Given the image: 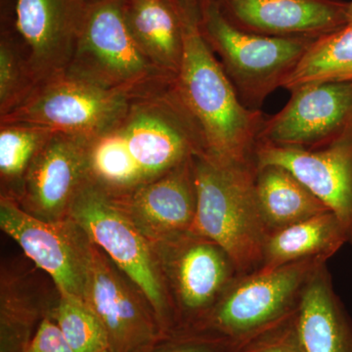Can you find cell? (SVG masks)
<instances>
[{
  "label": "cell",
  "instance_id": "obj_1",
  "mask_svg": "<svg viewBox=\"0 0 352 352\" xmlns=\"http://www.w3.org/2000/svg\"><path fill=\"white\" fill-rule=\"evenodd\" d=\"M85 145L88 178L115 196L206 156L200 126L175 82L132 96L124 112L85 138Z\"/></svg>",
  "mask_w": 352,
  "mask_h": 352
},
{
  "label": "cell",
  "instance_id": "obj_2",
  "mask_svg": "<svg viewBox=\"0 0 352 352\" xmlns=\"http://www.w3.org/2000/svg\"><path fill=\"white\" fill-rule=\"evenodd\" d=\"M183 34V57L175 85L198 122L206 157L221 164L254 163L266 115L241 102L219 59L199 28L198 1L173 0Z\"/></svg>",
  "mask_w": 352,
  "mask_h": 352
},
{
  "label": "cell",
  "instance_id": "obj_3",
  "mask_svg": "<svg viewBox=\"0 0 352 352\" xmlns=\"http://www.w3.org/2000/svg\"><path fill=\"white\" fill-rule=\"evenodd\" d=\"M254 163L221 164L194 157L195 219L190 232L224 250L240 274L261 268L270 236L256 197Z\"/></svg>",
  "mask_w": 352,
  "mask_h": 352
},
{
  "label": "cell",
  "instance_id": "obj_4",
  "mask_svg": "<svg viewBox=\"0 0 352 352\" xmlns=\"http://www.w3.org/2000/svg\"><path fill=\"white\" fill-rule=\"evenodd\" d=\"M65 72L131 96L175 82L139 45L127 23L124 0L88 2L82 32Z\"/></svg>",
  "mask_w": 352,
  "mask_h": 352
},
{
  "label": "cell",
  "instance_id": "obj_5",
  "mask_svg": "<svg viewBox=\"0 0 352 352\" xmlns=\"http://www.w3.org/2000/svg\"><path fill=\"white\" fill-rule=\"evenodd\" d=\"M198 1L199 28L241 102L261 110L266 98L302 59L315 39L259 36L231 24L214 0Z\"/></svg>",
  "mask_w": 352,
  "mask_h": 352
},
{
  "label": "cell",
  "instance_id": "obj_6",
  "mask_svg": "<svg viewBox=\"0 0 352 352\" xmlns=\"http://www.w3.org/2000/svg\"><path fill=\"white\" fill-rule=\"evenodd\" d=\"M327 263L322 258L307 259L239 275L203 320L188 332L222 340L232 351L291 316L308 280Z\"/></svg>",
  "mask_w": 352,
  "mask_h": 352
},
{
  "label": "cell",
  "instance_id": "obj_7",
  "mask_svg": "<svg viewBox=\"0 0 352 352\" xmlns=\"http://www.w3.org/2000/svg\"><path fill=\"white\" fill-rule=\"evenodd\" d=\"M68 217L138 287L163 335L175 333V307L166 298L150 242L115 198L88 178L72 201Z\"/></svg>",
  "mask_w": 352,
  "mask_h": 352
},
{
  "label": "cell",
  "instance_id": "obj_8",
  "mask_svg": "<svg viewBox=\"0 0 352 352\" xmlns=\"http://www.w3.org/2000/svg\"><path fill=\"white\" fill-rule=\"evenodd\" d=\"M131 97L63 72L39 82L20 106L0 118V122H27L89 138L110 126Z\"/></svg>",
  "mask_w": 352,
  "mask_h": 352
},
{
  "label": "cell",
  "instance_id": "obj_9",
  "mask_svg": "<svg viewBox=\"0 0 352 352\" xmlns=\"http://www.w3.org/2000/svg\"><path fill=\"white\" fill-rule=\"evenodd\" d=\"M159 245L166 251L164 267L175 296V333L188 332L212 309L240 272L222 248L190 231Z\"/></svg>",
  "mask_w": 352,
  "mask_h": 352
},
{
  "label": "cell",
  "instance_id": "obj_10",
  "mask_svg": "<svg viewBox=\"0 0 352 352\" xmlns=\"http://www.w3.org/2000/svg\"><path fill=\"white\" fill-rule=\"evenodd\" d=\"M0 227L39 268L47 272L59 293L83 300L91 241L76 222L39 219L10 197L1 196Z\"/></svg>",
  "mask_w": 352,
  "mask_h": 352
},
{
  "label": "cell",
  "instance_id": "obj_11",
  "mask_svg": "<svg viewBox=\"0 0 352 352\" xmlns=\"http://www.w3.org/2000/svg\"><path fill=\"white\" fill-rule=\"evenodd\" d=\"M280 112L267 117L258 142L320 150L352 129V80L312 83L292 90Z\"/></svg>",
  "mask_w": 352,
  "mask_h": 352
},
{
  "label": "cell",
  "instance_id": "obj_12",
  "mask_svg": "<svg viewBox=\"0 0 352 352\" xmlns=\"http://www.w3.org/2000/svg\"><path fill=\"white\" fill-rule=\"evenodd\" d=\"M104 254L90 243L83 300L105 329L111 352L143 351L164 336L159 322Z\"/></svg>",
  "mask_w": 352,
  "mask_h": 352
},
{
  "label": "cell",
  "instance_id": "obj_13",
  "mask_svg": "<svg viewBox=\"0 0 352 352\" xmlns=\"http://www.w3.org/2000/svg\"><path fill=\"white\" fill-rule=\"evenodd\" d=\"M87 0H14V34L36 85L63 73L82 32Z\"/></svg>",
  "mask_w": 352,
  "mask_h": 352
},
{
  "label": "cell",
  "instance_id": "obj_14",
  "mask_svg": "<svg viewBox=\"0 0 352 352\" xmlns=\"http://www.w3.org/2000/svg\"><path fill=\"white\" fill-rule=\"evenodd\" d=\"M256 166H284L335 214L352 245V129L320 150L296 149L258 142Z\"/></svg>",
  "mask_w": 352,
  "mask_h": 352
},
{
  "label": "cell",
  "instance_id": "obj_15",
  "mask_svg": "<svg viewBox=\"0 0 352 352\" xmlns=\"http://www.w3.org/2000/svg\"><path fill=\"white\" fill-rule=\"evenodd\" d=\"M87 179L85 138L56 132L34 157L16 201L39 219L62 221Z\"/></svg>",
  "mask_w": 352,
  "mask_h": 352
},
{
  "label": "cell",
  "instance_id": "obj_16",
  "mask_svg": "<svg viewBox=\"0 0 352 352\" xmlns=\"http://www.w3.org/2000/svg\"><path fill=\"white\" fill-rule=\"evenodd\" d=\"M243 31L283 38L317 39L347 25L349 3L340 0H214Z\"/></svg>",
  "mask_w": 352,
  "mask_h": 352
},
{
  "label": "cell",
  "instance_id": "obj_17",
  "mask_svg": "<svg viewBox=\"0 0 352 352\" xmlns=\"http://www.w3.org/2000/svg\"><path fill=\"white\" fill-rule=\"evenodd\" d=\"M112 196L149 242L161 244L187 232L197 208L194 157L157 179Z\"/></svg>",
  "mask_w": 352,
  "mask_h": 352
},
{
  "label": "cell",
  "instance_id": "obj_18",
  "mask_svg": "<svg viewBox=\"0 0 352 352\" xmlns=\"http://www.w3.org/2000/svg\"><path fill=\"white\" fill-rule=\"evenodd\" d=\"M294 321L303 352H352V318L335 291L327 263L308 280Z\"/></svg>",
  "mask_w": 352,
  "mask_h": 352
},
{
  "label": "cell",
  "instance_id": "obj_19",
  "mask_svg": "<svg viewBox=\"0 0 352 352\" xmlns=\"http://www.w3.org/2000/svg\"><path fill=\"white\" fill-rule=\"evenodd\" d=\"M127 23L145 54L166 76L182 67V20L173 0H124Z\"/></svg>",
  "mask_w": 352,
  "mask_h": 352
},
{
  "label": "cell",
  "instance_id": "obj_20",
  "mask_svg": "<svg viewBox=\"0 0 352 352\" xmlns=\"http://www.w3.org/2000/svg\"><path fill=\"white\" fill-rule=\"evenodd\" d=\"M346 244L339 220L333 212H323L270 233L259 270H272L307 259L328 261Z\"/></svg>",
  "mask_w": 352,
  "mask_h": 352
},
{
  "label": "cell",
  "instance_id": "obj_21",
  "mask_svg": "<svg viewBox=\"0 0 352 352\" xmlns=\"http://www.w3.org/2000/svg\"><path fill=\"white\" fill-rule=\"evenodd\" d=\"M254 183L261 215L270 233L330 212L284 166H256Z\"/></svg>",
  "mask_w": 352,
  "mask_h": 352
},
{
  "label": "cell",
  "instance_id": "obj_22",
  "mask_svg": "<svg viewBox=\"0 0 352 352\" xmlns=\"http://www.w3.org/2000/svg\"><path fill=\"white\" fill-rule=\"evenodd\" d=\"M352 80V25L315 39L282 88Z\"/></svg>",
  "mask_w": 352,
  "mask_h": 352
},
{
  "label": "cell",
  "instance_id": "obj_23",
  "mask_svg": "<svg viewBox=\"0 0 352 352\" xmlns=\"http://www.w3.org/2000/svg\"><path fill=\"white\" fill-rule=\"evenodd\" d=\"M56 131L27 122H0V176L4 195L19 196L32 162Z\"/></svg>",
  "mask_w": 352,
  "mask_h": 352
},
{
  "label": "cell",
  "instance_id": "obj_24",
  "mask_svg": "<svg viewBox=\"0 0 352 352\" xmlns=\"http://www.w3.org/2000/svg\"><path fill=\"white\" fill-rule=\"evenodd\" d=\"M51 318L74 351L101 352L109 349L105 329L82 298L60 293L59 302Z\"/></svg>",
  "mask_w": 352,
  "mask_h": 352
},
{
  "label": "cell",
  "instance_id": "obj_25",
  "mask_svg": "<svg viewBox=\"0 0 352 352\" xmlns=\"http://www.w3.org/2000/svg\"><path fill=\"white\" fill-rule=\"evenodd\" d=\"M36 87L29 64L13 31L0 36V118L12 112Z\"/></svg>",
  "mask_w": 352,
  "mask_h": 352
},
{
  "label": "cell",
  "instance_id": "obj_26",
  "mask_svg": "<svg viewBox=\"0 0 352 352\" xmlns=\"http://www.w3.org/2000/svg\"><path fill=\"white\" fill-rule=\"evenodd\" d=\"M294 312L231 352H303L296 333Z\"/></svg>",
  "mask_w": 352,
  "mask_h": 352
},
{
  "label": "cell",
  "instance_id": "obj_27",
  "mask_svg": "<svg viewBox=\"0 0 352 352\" xmlns=\"http://www.w3.org/2000/svg\"><path fill=\"white\" fill-rule=\"evenodd\" d=\"M139 352H231V347L204 333L176 332L162 336L151 346Z\"/></svg>",
  "mask_w": 352,
  "mask_h": 352
},
{
  "label": "cell",
  "instance_id": "obj_28",
  "mask_svg": "<svg viewBox=\"0 0 352 352\" xmlns=\"http://www.w3.org/2000/svg\"><path fill=\"white\" fill-rule=\"evenodd\" d=\"M25 352H75L50 316L43 317Z\"/></svg>",
  "mask_w": 352,
  "mask_h": 352
},
{
  "label": "cell",
  "instance_id": "obj_29",
  "mask_svg": "<svg viewBox=\"0 0 352 352\" xmlns=\"http://www.w3.org/2000/svg\"><path fill=\"white\" fill-rule=\"evenodd\" d=\"M347 25H352V0L347 7Z\"/></svg>",
  "mask_w": 352,
  "mask_h": 352
},
{
  "label": "cell",
  "instance_id": "obj_30",
  "mask_svg": "<svg viewBox=\"0 0 352 352\" xmlns=\"http://www.w3.org/2000/svg\"><path fill=\"white\" fill-rule=\"evenodd\" d=\"M101 352H111V351H110V349H106V351H101Z\"/></svg>",
  "mask_w": 352,
  "mask_h": 352
},
{
  "label": "cell",
  "instance_id": "obj_31",
  "mask_svg": "<svg viewBox=\"0 0 352 352\" xmlns=\"http://www.w3.org/2000/svg\"><path fill=\"white\" fill-rule=\"evenodd\" d=\"M88 2L95 1V0H87Z\"/></svg>",
  "mask_w": 352,
  "mask_h": 352
}]
</instances>
